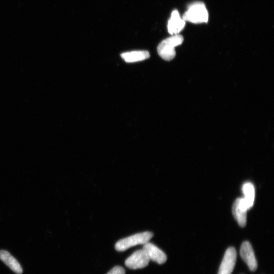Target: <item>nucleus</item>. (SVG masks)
Instances as JSON below:
<instances>
[{
	"mask_svg": "<svg viewBox=\"0 0 274 274\" xmlns=\"http://www.w3.org/2000/svg\"><path fill=\"white\" fill-rule=\"evenodd\" d=\"M242 191L244 195V198L250 209L255 199V188L252 183H246L243 185Z\"/></svg>",
	"mask_w": 274,
	"mask_h": 274,
	"instance_id": "f8f14e48",
	"label": "nucleus"
},
{
	"mask_svg": "<svg viewBox=\"0 0 274 274\" xmlns=\"http://www.w3.org/2000/svg\"><path fill=\"white\" fill-rule=\"evenodd\" d=\"M126 271L122 267L116 266L111 269L107 274H125Z\"/></svg>",
	"mask_w": 274,
	"mask_h": 274,
	"instance_id": "ddd939ff",
	"label": "nucleus"
},
{
	"mask_svg": "<svg viewBox=\"0 0 274 274\" xmlns=\"http://www.w3.org/2000/svg\"><path fill=\"white\" fill-rule=\"evenodd\" d=\"M142 249L145 251L150 260L159 264H163L167 260L166 254L152 243L147 242L144 244Z\"/></svg>",
	"mask_w": 274,
	"mask_h": 274,
	"instance_id": "6e6552de",
	"label": "nucleus"
},
{
	"mask_svg": "<svg viewBox=\"0 0 274 274\" xmlns=\"http://www.w3.org/2000/svg\"><path fill=\"white\" fill-rule=\"evenodd\" d=\"M0 260L17 274H22L23 269L18 261L5 250H0Z\"/></svg>",
	"mask_w": 274,
	"mask_h": 274,
	"instance_id": "9b49d317",
	"label": "nucleus"
},
{
	"mask_svg": "<svg viewBox=\"0 0 274 274\" xmlns=\"http://www.w3.org/2000/svg\"><path fill=\"white\" fill-rule=\"evenodd\" d=\"M121 56L126 62L132 63L148 59L150 53L147 50H137L123 53Z\"/></svg>",
	"mask_w": 274,
	"mask_h": 274,
	"instance_id": "9d476101",
	"label": "nucleus"
},
{
	"mask_svg": "<svg viewBox=\"0 0 274 274\" xmlns=\"http://www.w3.org/2000/svg\"><path fill=\"white\" fill-rule=\"evenodd\" d=\"M249 208L243 198H238L232 206V214L239 226L244 227L246 225L247 211Z\"/></svg>",
	"mask_w": 274,
	"mask_h": 274,
	"instance_id": "423d86ee",
	"label": "nucleus"
},
{
	"mask_svg": "<svg viewBox=\"0 0 274 274\" xmlns=\"http://www.w3.org/2000/svg\"><path fill=\"white\" fill-rule=\"evenodd\" d=\"M183 36L180 34L172 35L162 41L158 47V52L163 60L170 61L176 56L175 48L183 44Z\"/></svg>",
	"mask_w": 274,
	"mask_h": 274,
	"instance_id": "f257e3e1",
	"label": "nucleus"
},
{
	"mask_svg": "<svg viewBox=\"0 0 274 274\" xmlns=\"http://www.w3.org/2000/svg\"><path fill=\"white\" fill-rule=\"evenodd\" d=\"M150 261L145 251L141 249L137 250L132 254L126 260L125 265L131 269H140L147 267Z\"/></svg>",
	"mask_w": 274,
	"mask_h": 274,
	"instance_id": "20e7f679",
	"label": "nucleus"
},
{
	"mask_svg": "<svg viewBox=\"0 0 274 274\" xmlns=\"http://www.w3.org/2000/svg\"><path fill=\"white\" fill-rule=\"evenodd\" d=\"M185 26V21L181 17L178 10H174L168 24L169 33L172 35L179 34Z\"/></svg>",
	"mask_w": 274,
	"mask_h": 274,
	"instance_id": "1a4fd4ad",
	"label": "nucleus"
},
{
	"mask_svg": "<svg viewBox=\"0 0 274 274\" xmlns=\"http://www.w3.org/2000/svg\"><path fill=\"white\" fill-rule=\"evenodd\" d=\"M237 252L233 247L228 248L220 266L218 274H231L235 266Z\"/></svg>",
	"mask_w": 274,
	"mask_h": 274,
	"instance_id": "39448f33",
	"label": "nucleus"
},
{
	"mask_svg": "<svg viewBox=\"0 0 274 274\" xmlns=\"http://www.w3.org/2000/svg\"><path fill=\"white\" fill-rule=\"evenodd\" d=\"M153 236V233L149 231L136 233L117 242L115 244V248L117 251H124L132 247L144 245L149 242Z\"/></svg>",
	"mask_w": 274,
	"mask_h": 274,
	"instance_id": "7ed1b4c3",
	"label": "nucleus"
},
{
	"mask_svg": "<svg viewBox=\"0 0 274 274\" xmlns=\"http://www.w3.org/2000/svg\"><path fill=\"white\" fill-rule=\"evenodd\" d=\"M240 252L241 257L247 265L250 270L253 272L256 271L258 268V262L251 244L248 241L243 242L241 246Z\"/></svg>",
	"mask_w": 274,
	"mask_h": 274,
	"instance_id": "0eeeda50",
	"label": "nucleus"
},
{
	"mask_svg": "<svg viewBox=\"0 0 274 274\" xmlns=\"http://www.w3.org/2000/svg\"><path fill=\"white\" fill-rule=\"evenodd\" d=\"M183 18L185 22L193 24L206 23L208 21L209 14L205 4L198 2L189 6Z\"/></svg>",
	"mask_w": 274,
	"mask_h": 274,
	"instance_id": "f03ea898",
	"label": "nucleus"
}]
</instances>
